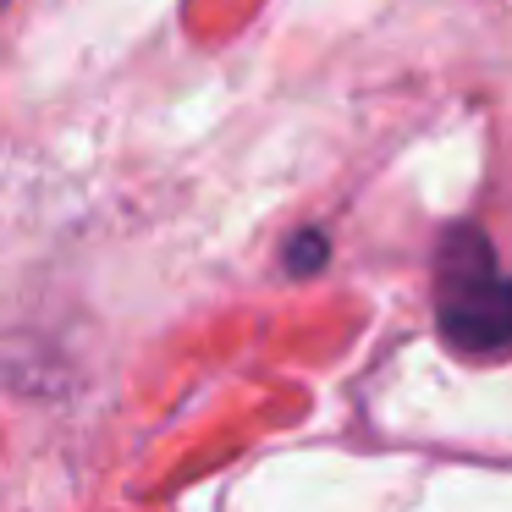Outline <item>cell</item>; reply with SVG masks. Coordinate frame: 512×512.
<instances>
[{
	"label": "cell",
	"instance_id": "7a4b0ae2",
	"mask_svg": "<svg viewBox=\"0 0 512 512\" xmlns=\"http://www.w3.org/2000/svg\"><path fill=\"white\" fill-rule=\"evenodd\" d=\"M325 259H331V237L325 232H298L287 243V270L292 276H309V270H320Z\"/></svg>",
	"mask_w": 512,
	"mask_h": 512
},
{
	"label": "cell",
	"instance_id": "6da1fadb",
	"mask_svg": "<svg viewBox=\"0 0 512 512\" xmlns=\"http://www.w3.org/2000/svg\"><path fill=\"white\" fill-rule=\"evenodd\" d=\"M435 325L463 358L512 353V276L496 265L490 237L463 221L435 243Z\"/></svg>",
	"mask_w": 512,
	"mask_h": 512
}]
</instances>
